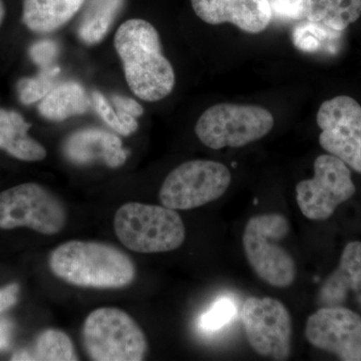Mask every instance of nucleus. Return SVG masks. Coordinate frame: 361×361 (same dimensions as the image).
Listing matches in <instances>:
<instances>
[{
	"label": "nucleus",
	"instance_id": "9",
	"mask_svg": "<svg viewBox=\"0 0 361 361\" xmlns=\"http://www.w3.org/2000/svg\"><path fill=\"white\" fill-rule=\"evenodd\" d=\"M313 167V178L296 185L297 205L307 219L324 221L355 194V185L348 166L336 156L317 157Z\"/></svg>",
	"mask_w": 361,
	"mask_h": 361
},
{
	"label": "nucleus",
	"instance_id": "27",
	"mask_svg": "<svg viewBox=\"0 0 361 361\" xmlns=\"http://www.w3.org/2000/svg\"><path fill=\"white\" fill-rule=\"evenodd\" d=\"M18 293H20V286L16 283L9 284L4 288H0V314L18 302Z\"/></svg>",
	"mask_w": 361,
	"mask_h": 361
},
{
	"label": "nucleus",
	"instance_id": "22",
	"mask_svg": "<svg viewBox=\"0 0 361 361\" xmlns=\"http://www.w3.org/2000/svg\"><path fill=\"white\" fill-rule=\"evenodd\" d=\"M92 103L99 118L118 134L128 137L137 130V118L111 106L102 92H92Z\"/></svg>",
	"mask_w": 361,
	"mask_h": 361
},
{
	"label": "nucleus",
	"instance_id": "8",
	"mask_svg": "<svg viewBox=\"0 0 361 361\" xmlns=\"http://www.w3.org/2000/svg\"><path fill=\"white\" fill-rule=\"evenodd\" d=\"M66 219L63 202L37 183H25L0 193V229L27 227L42 235H56L65 228Z\"/></svg>",
	"mask_w": 361,
	"mask_h": 361
},
{
	"label": "nucleus",
	"instance_id": "18",
	"mask_svg": "<svg viewBox=\"0 0 361 361\" xmlns=\"http://www.w3.org/2000/svg\"><path fill=\"white\" fill-rule=\"evenodd\" d=\"M85 0H23V21L37 33L56 32L82 8Z\"/></svg>",
	"mask_w": 361,
	"mask_h": 361
},
{
	"label": "nucleus",
	"instance_id": "3",
	"mask_svg": "<svg viewBox=\"0 0 361 361\" xmlns=\"http://www.w3.org/2000/svg\"><path fill=\"white\" fill-rule=\"evenodd\" d=\"M116 237L137 253H164L180 248L186 239L184 222L177 211L165 206L130 202L114 218Z\"/></svg>",
	"mask_w": 361,
	"mask_h": 361
},
{
	"label": "nucleus",
	"instance_id": "21",
	"mask_svg": "<svg viewBox=\"0 0 361 361\" xmlns=\"http://www.w3.org/2000/svg\"><path fill=\"white\" fill-rule=\"evenodd\" d=\"M11 360H78L75 346L70 336L59 329H47L37 336L32 351L21 350Z\"/></svg>",
	"mask_w": 361,
	"mask_h": 361
},
{
	"label": "nucleus",
	"instance_id": "12",
	"mask_svg": "<svg viewBox=\"0 0 361 361\" xmlns=\"http://www.w3.org/2000/svg\"><path fill=\"white\" fill-rule=\"evenodd\" d=\"M305 336L315 348L341 360H361V317L343 306H323L306 322Z\"/></svg>",
	"mask_w": 361,
	"mask_h": 361
},
{
	"label": "nucleus",
	"instance_id": "4",
	"mask_svg": "<svg viewBox=\"0 0 361 361\" xmlns=\"http://www.w3.org/2000/svg\"><path fill=\"white\" fill-rule=\"evenodd\" d=\"M289 229L288 220L281 214H263L249 219L242 237L252 269L262 281L276 288H287L296 277L294 259L280 244Z\"/></svg>",
	"mask_w": 361,
	"mask_h": 361
},
{
	"label": "nucleus",
	"instance_id": "20",
	"mask_svg": "<svg viewBox=\"0 0 361 361\" xmlns=\"http://www.w3.org/2000/svg\"><path fill=\"white\" fill-rule=\"evenodd\" d=\"M125 0H85L84 11L78 26L80 40L87 44H97L110 32Z\"/></svg>",
	"mask_w": 361,
	"mask_h": 361
},
{
	"label": "nucleus",
	"instance_id": "19",
	"mask_svg": "<svg viewBox=\"0 0 361 361\" xmlns=\"http://www.w3.org/2000/svg\"><path fill=\"white\" fill-rule=\"evenodd\" d=\"M90 108V101L87 92L77 82H66L56 85L39 104L40 115L54 122L84 115Z\"/></svg>",
	"mask_w": 361,
	"mask_h": 361
},
{
	"label": "nucleus",
	"instance_id": "5",
	"mask_svg": "<svg viewBox=\"0 0 361 361\" xmlns=\"http://www.w3.org/2000/svg\"><path fill=\"white\" fill-rule=\"evenodd\" d=\"M82 341L87 355L96 361H141L148 350L141 327L116 307L90 312L82 326Z\"/></svg>",
	"mask_w": 361,
	"mask_h": 361
},
{
	"label": "nucleus",
	"instance_id": "14",
	"mask_svg": "<svg viewBox=\"0 0 361 361\" xmlns=\"http://www.w3.org/2000/svg\"><path fill=\"white\" fill-rule=\"evenodd\" d=\"M273 13L288 20L320 23L336 30L348 28L361 16V0H270Z\"/></svg>",
	"mask_w": 361,
	"mask_h": 361
},
{
	"label": "nucleus",
	"instance_id": "15",
	"mask_svg": "<svg viewBox=\"0 0 361 361\" xmlns=\"http://www.w3.org/2000/svg\"><path fill=\"white\" fill-rule=\"evenodd\" d=\"M63 152L71 163L78 166L99 163L118 168L129 157L118 135L99 128H85L73 133L63 142Z\"/></svg>",
	"mask_w": 361,
	"mask_h": 361
},
{
	"label": "nucleus",
	"instance_id": "25",
	"mask_svg": "<svg viewBox=\"0 0 361 361\" xmlns=\"http://www.w3.org/2000/svg\"><path fill=\"white\" fill-rule=\"evenodd\" d=\"M59 52V44L54 40L42 39L33 44L30 49V56L33 63L42 68H51L54 66Z\"/></svg>",
	"mask_w": 361,
	"mask_h": 361
},
{
	"label": "nucleus",
	"instance_id": "26",
	"mask_svg": "<svg viewBox=\"0 0 361 361\" xmlns=\"http://www.w3.org/2000/svg\"><path fill=\"white\" fill-rule=\"evenodd\" d=\"M111 102H113L114 106L116 110L128 114V115L134 116L135 118H139L144 114V108H142V104L137 103L132 97L113 94Z\"/></svg>",
	"mask_w": 361,
	"mask_h": 361
},
{
	"label": "nucleus",
	"instance_id": "7",
	"mask_svg": "<svg viewBox=\"0 0 361 361\" xmlns=\"http://www.w3.org/2000/svg\"><path fill=\"white\" fill-rule=\"evenodd\" d=\"M232 176L219 161L192 160L174 169L161 185V205L173 210H191L217 200L226 193Z\"/></svg>",
	"mask_w": 361,
	"mask_h": 361
},
{
	"label": "nucleus",
	"instance_id": "10",
	"mask_svg": "<svg viewBox=\"0 0 361 361\" xmlns=\"http://www.w3.org/2000/svg\"><path fill=\"white\" fill-rule=\"evenodd\" d=\"M242 322L251 348L261 356L286 360L290 356L292 322L284 304L271 297H248Z\"/></svg>",
	"mask_w": 361,
	"mask_h": 361
},
{
	"label": "nucleus",
	"instance_id": "6",
	"mask_svg": "<svg viewBox=\"0 0 361 361\" xmlns=\"http://www.w3.org/2000/svg\"><path fill=\"white\" fill-rule=\"evenodd\" d=\"M274 116L267 109L253 104L223 103L202 114L195 133L208 148H241L269 134Z\"/></svg>",
	"mask_w": 361,
	"mask_h": 361
},
{
	"label": "nucleus",
	"instance_id": "16",
	"mask_svg": "<svg viewBox=\"0 0 361 361\" xmlns=\"http://www.w3.org/2000/svg\"><path fill=\"white\" fill-rule=\"evenodd\" d=\"M353 296L361 307V242L353 241L344 247L338 267L324 283L318 295L323 306H341Z\"/></svg>",
	"mask_w": 361,
	"mask_h": 361
},
{
	"label": "nucleus",
	"instance_id": "28",
	"mask_svg": "<svg viewBox=\"0 0 361 361\" xmlns=\"http://www.w3.org/2000/svg\"><path fill=\"white\" fill-rule=\"evenodd\" d=\"M13 336V324L8 318L0 315V350L11 345Z\"/></svg>",
	"mask_w": 361,
	"mask_h": 361
},
{
	"label": "nucleus",
	"instance_id": "2",
	"mask_svg": "<svg viewBox=\"0 0 361 361\" xmlns=\"http://www.w3.org/2000/svg\"><path fill=\"white\" fill-rule=\"evenodd\" d=\"M51 272L66 283L85 288H123L134 281L137 270L125 252L111 244L71 240L49 257Z\"/></svg>",
	"mask_w": 361,
	"mask_h": 361
},
{
	"label": "nucleus",
	"instance_id": "29",
	"mask_svg": "<svg viewBox=\"0 0 361 361\" xmlns=\"http://www.w3.org/2000/svg\"><path fill=\"white\" fill-rule=\"evenodd\" d=\"M4 16H6V6H4V1L0 0V25L4 23Z\"/></svg>",
	"mask_w": 361,
	"mask_h": 361
},
{
	"label": "nucleus",
	"instance_id": "24",
	"mask_svg": "<svg viewBox=\"0 0 361 361\" xmlns=\"http://www.w3.org/2000/svg\"><path fill=\"white\" fill-rule=\"evenodd\" d=\"M236 313V306L232 300L221 299L201 316L200 326L206 331H216L231 322Z\"/></svg>",
	"mask_w": 361,
	"mask_h": 361
},
{
	"label": "nucleus",
	"instance_id": "13",
	"mask_svg": "<svg viewBox=\"0 0 361 361\" xmlns=\"http://www.w3.org/2000/svg\"><path fill=\"white\" fill-rule=\"evenodd\" d=\"M191 4L206 23H232L248 33L262 32L273 18L270 0H191Z\"/></svg>",
	"mask_w": 361,
	"mask_h": 361
},
{
	"label": "nucleus",
	"instance_id": "11",
	"mask_svg": "<svg viewBox=\"0 0 361 361\" xmlns=\"http://www.w3.org/2000/svg\"><path fill=\"white\" fill-rule=\"evenodd\" d=\"M323 149L361 174V106L353 97L327 99L316 116Z\"/></svg>",
	"mask_w": 361,
	"mask_h": 361
},
{
	"label": "nucleus",
	"instance_id": "17",
	"mask_svg": "<svg viewBox=\"0 0 361 361\" xmlns=\"http://www.w3.org/2000/svg\"><path fill=\"white\" fill-rule=\"evenodd\" d=\"M30 123L18 111L0 109V149L25 161H42L47 149L28 135Z\"/></svg>",
	"mask_w": 361,
	"mask_h": 361
},
{
	"label": "nucleus",
	"instance_id": "23",
	"mask_svg": "<svg viewBox=\"0 0 361 361\" xmlns=\"http://www.w3.org/2000/svg\"><path fill=\"white\" fill-rule=\"evenodd\" d=\"M59 68L52 66L42 68L35 78H23L18 82V92L21 103L32 104L42 99L54 87V78L59 75Z\"/></svg>",
	"mask_w": 361,
	"mask_h": 361
},
{
	"label": "nucleus",
	"instance_id": "1",
	"mask_svg": "<svg viewBox=\"0 0 361 361\" xmlns=\"http://www.w3.org/2000/svg\"><path fill=\"white\" fill-rule=\"evenodd\" d=\"M115 49L127 84L139 99L154 103L173 92L174 68L161 51L158 30L149 21H125L116 30Z\"/></svg>",
	"mask_w": 361,
	"mask_h": 361
}]
</instances>
